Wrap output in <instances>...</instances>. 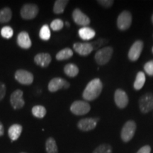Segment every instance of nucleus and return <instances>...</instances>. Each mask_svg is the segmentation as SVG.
Segmentation results:
<instances>
[{
  "mask_svg": "<svg viewBox=\"0 0 153 153\" xmlns=\"http://www.w3.org/2000/svg\"><path fill=\"white\" fill-rule=\"evenodd\" d=\"M103 89V84L99 78L94 79L87 84L82 97L87 101H94L100 95Z\"/></svg>",
  "mask_w": 153,
  "mask_h": 153,
  "instance_id": "1",
  "label": "nucleus"
},
{
  "mask_svg": "<svg viewBox=\"0 0 153 153\" xmlns=\"http://www.w3.org/2000/svg\"><path fill=\"white\" fill-rule=\"evenodd\" d=\"M114 50L111 47H104L99 49L94 55L96 62L99 65H104L109 62L111 58Z\"/></svg>",
  "mask_w": 153,
  "mask_h": 153,
  "instance_id": "2",
  "label": "nucleus"
},
{
  "mask_svg": "<svg viewBox=\"0 0 153 153\" xmlns=\"http://www.w3.org/2000/svg\"><path fill=\"white\" fill-rule=\"evenodd\" d=\"M136 131V123L134 120H128L124 124L120 132V137L123 142H129Z\"/></svg>",
  "mask_w": 153,
  "mask_h": 153,
  "instance_id": "3",
  "label": "nucleus"
},
{
  "mask_svg": "<svg viewBox=\"0 0 153 153\" xmlns=\"http://www.w3.org/2000/svg\"><path fill=\"white\" fill-rule=\"evenodd\" d=\"M91 106L89 103L84 101H75L70 106V111L76 116H82L89 112Z\"/></svg>",
  "mask_w": 153,
  "mask_h": 153,
  "instance_id": "4",
  "label": "nucleus"
},
{
  "mask_svg": "<svg viewBox=\"0 0 153 153\" xmlns=\"http://www.w3.org/2000/svg\"><path fill=\"white\" fill-rule=\"evenodd\" d=\"M139 107L140 111L147 114L153 109V94H145L139 100Z\"/></svg>",
  "mask_w": 153,
  "mask_h": 153,
  "instance_id": "5",
  "label": "nucleus"
},
{
  "mask_svg": "<svg viewBox=\"0 0 153 153\" xmlns=\"http://www.w3.org/2000/svg\"><path fill=\"white\" fill-rule=\"evenodd\" d=\"M38 6L34 4H26L21 9V16L26 20H30L37 16L38 14Z\"/></svg>",
  "mask_w": 153,
  "mask_h": 153,
  "instance_id": "6",
  "label": "nucleus"
},
{
  "mask_svg": "<svg viewBox=\"0 0 153 153\" xmlns=\"http://www.w3.org/2000/svg\"><path fill=\"white\" fill-rule=\"evenodd\" d=\"M132 23V15L128 11H123L117 19V26L120 30L128 29Z\"/></svg>",
  "mask_w": 153,
  "mask_h": 153,
  "instance_id": "7",
  "label": "nucleus"
},
{
  "mask_svg": "<svg viewBox=\"0 0 153 153\" xmlns=\"http://www.w3.org/2000/svg\"><path fill=\"white\" fill-rule=\"evenodd\" d=\"M15 79L24 85H31L33 82V75L31 72L24 70H19L15 73Z\"/></svg>",
  "mask_w": 153,
  "mask_h": 153,
  "instance_id": "8",
  "label": "nucleus"
},
{
  "mask_svg": "<svg viewBox=\"0 0 153 153\" xmlns=\"http://www.w3.org/2000/svg\"><path fill=\"white\" fill-rule=\"evenodd\" d=\"M70 84L65 79L60 77H55L50 81L48 84V90L51 92H55L62 89H68Z\"/></svg>",
  "mask_w": 153,
  "mask_h": 153,
  "instance_id": "9",
  "label": "nucleus"
},
{
  "mask_svg": "<svg viewBox=\"0 0 153 153\" xmlns=\"http://www.w3.org/2000/svg\"><path fill=\"white\" fill-rule=\"evenodd\" d=\"M23 91L20 89H17L11 94L10 97V103L11 106L14 109H20L24 106L25 101L23 98Z\"/></svg>",
  "mask_w": 153,
  "mask_h": 153,
  "instance_id": "10",
  "label": "nucleus"
},
{
  "mask_svg": "<svg viewBox=\"0 0 153 153\" xmlns=\"http://www.w3.org/2000/svg\"><path fill=\"white\" fill-rule=\"evenodd\" d=\"M143 48V42L142 41H136L134 43L128 52V58L131 61H137L140 56Z\"/></svg>",
  "mask_w": 153,
  "mask_h": 153,
  "instance_id": "11",
  "label": "nucleus"
},
{
  "mask_svg": "<svg viewBox=\"0 0 153 153\" xmlns=\"http://www.w3.org/2000/svg\"><path fill=\"white\" fill-rule=\"evenodd\" d=\"M114 101L116 106L120 108H124L128 104V97L122 89H118L115 91Z\"/></svg>",
  "mask_w": 153,
  "mask_h": 153,
  "instance_id": "12",
  "label": "nucleus"
},
{
  "mask_svg": "<svg viewBox=\"0 0 153 153\" xmlns=\"http://www.w3.org/2000/svg\"><path fill=\"white\" fill-rule=\"evenodd\" d=\"M72 19L74 22L79 26L86 27L90 24V19L85 14H84L79 9H75L72 12Z\"/></svg>",
  "mask_w": 153,
  "mask_h": 153,
  "instance_id": "13",
  "label": "nucleus"
},
{
  "mask_svg": "<svg viewBox=\"0 0 153 153\" xmlns=\"http://www.w3.org/2000/svg\"><path fill=\"white\" fill-rule=\"evenodd\" d=\"M97 126V119L93 118H87L80 120L77 123V127L82 131H90Z\"/></svg>",
  "mask_w": 153,
  "mask_h": 153,
  "instance_id": "14",
  "label": "nucleus"
},
{
  "mask_svg": "<svg viewBox=\"0 0 153 153\" xmlns=\"http://www.w3.org/2000/svg\"><path fill=\"white\" fill-rule=\"evenodd\" d=\"M73 48L76 53L82 56H87L94 50L91 44L89 43H75L73 45Z\"/></svg>",
  "mask_w": 153,
  "mask_h": 153,
  "instance_id": "15",
  "label": "nucleus"
},
{
  "mask_svg": "<svg viewBox=\"0 0 153 153\" xmlns=\"http://www.w3.org/2000/svg\"><path fill=\"white\" fill-rule=\"evenodd\" d=\"M52 61V57L51 55L47 53H38L34 57V62L37 65L42 68H47L51 64Z\"/></svg>",
  "mask_w": 153,
  "mask_h": 153,
  "instance_id": "16",
  "label": "nucleus"
},
{
  "mask_svg": "<svg viewBox=\"0 0 153 153\" xmlns=\"http://www.w3.org/2000/svg\"><path fill=\"white\" fill-rule=\"evenodd\" d=\"M17 44L19 46L24 49H28L31 47V40L27 32L22 31L17 36Z\"/></svg>",
  "mask_w": 153,
  "mask_h": 153,
  "instance_id": "17",
  "label": "nucleus"
},
{
  "mask_svg": "<svg viewBox=\"0 0 153 153\" xmlns=\"http://www.w3.org/2000/svg\"><path fill=\"white\" fill-rule=\"evenodd\" d=\"M22 126L19 125V124H14V125L11 126L8 131V135L9 138L11 140V141H14L18 140L19 137H20L21 134L22 133Z\"/></svg>",
  "mask_w": 153,
  "mask_h": 153,
  "instance_id": "18",
  "label": "nucleus"
},
{
  "mask_svg": "<svg viewBox=\"0 0 153 153\" xmlns=\"http://www.w3.org/2000/svg\"><path fill=\"white\" fill-rule=\"evenodd\" d=\"M78 34H79V37L82 40L85 41H89V40L92 39L96 35L95 30L92 28L89 27H82L78 30Z\"/></svg>",
  "mask_w": 153,
  "mask_h": 153,
  "instance_id": "19",
  "label": "nucleus"
},
{
  "mask_svg": "<svg viewBox=\"0 0 153 153\" xmlns=\"http://www.w3.org/2000/svg\"><path fill=\"white\" fill-rule=\"evenodd\" d=\"M73 55V51L72 49L69 48H65L61 50L56 54V59L57 60H65L68 59H70V57H72Z\"/></svg>",
  "mask_w": 153,
  "mask_h": 153,
  "instance_id": "20",
  "label": "nucleus"
},
{
  "mask_svg": "<svg viewBox=\"0 0 153 153\" xmlns=\"http://www.w3.org/2000/svg\"><path fill=\"white\" fill-rule=\"evenodd\" d=\"M64 72L70 77H74L79 73V68L76 65L70 63L65 66Z\"/></svg>",
  "mask_w": 153,
  "mask_h": 153,
  "instance_id": "21",
  "label": "nucleus"
},
{
  "mask_svg": "<svg viewBox=\"0 0 153 153\" xmlns=\"http://www.w3.org/2000/svg\"><path fill=\"white\" fill-rule=\"evenodd\" d=\"M45 150L46 153H58V148L54 138L49 137L47 139L45 142Z\"/></svg>",
  "mask_w": 153,
  "mask_h": 153,
  "instance_id": "22",
  "label": "nucleus"
},
{
  "mask_svg": "<svg viewBox=\"0 0 153 153\" xmlns=\"http://www.w3.org/2000/svg\"><path fill=\"white\" fill-rule=\"evenodd\" d=\"M68 2L69 1H67V0H57V1H55L54 7H53V11H54L55 14H60L64 12L65 9Z\"/></svg>",
  "mask_w": 153,
  "mask_h": 153,
  "instance_id": "23",
  "label": "nucleus"
},
{
  "mask_svg": "<svg viewBox=\"0 0 153 153\" xmlns=\"http://www.w3.org/2000/svg\"><path fill=\"white\" fill-rule=\"evenodd\" d=\"M12 17V12L9 7H4L0 10V23H7Z\"/></svg>",
  "mask_w": 153,
  "mask_h": 153,
  "instance_id": "24",
  "label": "nucleus"
},
{
  "mask_svg": "<svg viewBox=\"0 0 153 153\" xmlns=\"http://www.w3.org/2000/svg\"><path fill=\"white\" fill-rule=\"evenodd\" d=\"M145 82V75L144 72H137L135 81L134 82V89L135 90H140L143 87Z\"/></svg>",
  "mask_w": 153,
  "mask_h": 153,
  "instance_id": "25",
  "label": "nucleus"
},
{
  "mask_svg": "<svg viewBox=\"0 0 153 153\" xmlns=\"http://www.w3.org/2000/svg\"><path fill=\"white\" fill-rule=\"evenodd\" d=\"M32 114L38 118H43L46 115V108L41 105H36L32 108Z\"/></svg>",
  "mask_w": 153,
  "mask_h": 153,
  "instance_id": "26",
  "label": "nucleus"
},
{
  "mask_svg": "<svg viewBox=\"0 0 153 153\" xmlns=\"http://www.w3.org/2000/svg\"><path fill=\"white\" fill-rule=\"evenodd\" d=\"M51 30H50L49 26L48 25L45 24L42 26L41 30L39 32V36L43 41H48L51 38Z\"/></svg>",
  "mask_w": 153,
  "mask_h": 153,
  "instance_id": "27",
  "label": "nucleus"
},
{
  "mask_svg": "<svg viewBox=\"0 0 153 153\" xmlns=\"http://www.w3.org/2000/svg\"><path fill=\"white\" fill-rule=\"evenodd\" d=\"M93 153H112V147L109 144H101L94 150Z\"/></svg>",
  "mask_w": 153,
  "mask_h": 153,
  "instance_id": "28",
  "label": "nucleus"
},
{
  "mask_svg": "<svg viewBox=\"0 0 153 153\" xmlns=\"http://www.w3.org/2000/svg\"><path fill=\"white\" fill-rule=\"evenodd\" d=\"M63 26H64V23L60 19H54L51 24V28L55 31L60 30L63 28Z\"/></svg>",
  "mask_w": 153,
  "mask_h": 153,
  "instance_id": "29",
  "label": "nucleus"
},
{
  "mask_svg": "<svg viewBox=\"0 0 153 153\" xmlns=\"http://www.w3.org/2000/svg\"><path fill=\"white\" fill-rule=\"evenodd\" d=\"M1 35L3 38L9 39V38H11L14 35V30H13L12 28H11L10 26H4V27L1 28Z\"/></svg>",
  "mask_w": 153,
  "mask_h": 153,
  "instance_id": "30",
  "label": "nucleus"
},
{
  "mask_svg": "<svg viewBox=\"0 0 153 153\" xmlns=\"http://www.w3.org/2000/svg\"><path fill=\"white\" fill-rule=\"evenodd\" d=\"M144 70L150 76H153V60L148 61L144 65Z\"/></svg>",
  "mask_w": 153,
  "mask_h": 153,
  "instance_id": "31",
  "label": "nucleus"
},
{
  "mask_svg": "<svg viewBox=\"0 0 153 153\" xmlns=\"http://www.w3.org/2000/svg\"><path fill=\"white\" fill-rule=\"evenodd\" d=\"M106 40L104 39V38H99V39L97 40V41H94L91 43V45H92L94 49H97L100 48L101 45H104V44L106 43Z\"/></svg>",
  "mask_w": 153,
  "mask_h": 153,
  "instance_id": "32",
  "label": "nucleus"
},
{
  "mask_svg": "<svg viewBox=\"0 0 153 153\" xmlns=\"http://www.w3.org/2000/svg\"><path fill=\"white\" fill-rule=\"evenodd\" d=\"M97 2L102 7H104V8H109L114 4V1L113 0H99L97 1Z\"/></svg>",
  "mask_w": 153,
  "mask_h": 153,
  "instance_id": "33",
  "label": "nucleus"
},
{
  "mask_svg": "<svg viewBox=\"0 0 153 153\" xmlns=\"http://www.w3.org/2000/svg\"><path fill=\"white\" fill-rule=\"evenodd\" d=\"M6 94V86L2 82H0V101L2 100Z\"/></svg>",
  "mask_w": 153,
  "mask_h": 153,
  "instance_id": "34",
  "label": "nucleus"
},
{
  "mask_svg": "<svg viewBox=\"0 0 153 153\" xmlns=\"http://www.w3.org/2000/svg\"><path fill=\"white\" fill-rule=\"evenodd\" d=\"M151 152V148L149 145H145L137 151V153H150Z\"/></svg>",
  "mask_w": 153,
  "mask_h": 153,
  "instance_id": "35",
  "label": "nucleus"
},
{
  "mask_svg": "<svg viewBox=\"0 0 153 153\" xmlns=\"http://www.w3.org/2000/svg\"><path fill=\"white\" fill-rule=\"evenodd\" d=\"M4 126L2 123L0 122V136H2L4 135Z\"/></svg>",
  "mask_w": 153,
  "mask_h": 153,
  "instance_id": "36",
  "label": "nucleus"
},
{
  "mask_svg": "<svg viewBox=\"0 0 153 153\" xmlns=\"http://www.w3.org/2000/svg\"><path fill=\"white\" fill-rule=\"evenodd\" d=\"M65 24H66V25H67V26H70V24H69L68 22H66Z\"/></svg>",
  "mask_w": 153,
  "mask_h": 153,
  "instance_id": "37",
  "label": "nucleus"
},
{
  "mask_svg": "<svg viewBox=\"0 0 153 153\" xmlns=\"http://www.w3.org/2000/svg\"><path fill=\"white\" fill-rule=\"evenodd\" d=\"M151 20H152V23L153 24V14H152V18H151Z\"/></svg>",
  "mask_w": 153,
  "mask_h": 153,
  "instance_id": "38",
  "label": "nucleus"
},
{
  "mask_svg": "<svg viewBox=\"0 0 153 153\" xmlns=\"http://www.w3.org/2000/svg\"><path fill=\"white\" fill-rule=\"evenodd\" d=\"M152 53H153V47H152Z\"/></svg>",
  "mask_w": 153,
  "mask_h": 153,
  "instance_id": "39",
  "label": "nucleus"
},
{
  "mask_svg": "<svg viewBox=\"0 0 153 153\" xmlns=\"http://www.w3.org/2000/svg\"><path fill=\"white\" fill-rule=\"evenodd\" d=\"M21 153H26V152H21Z\"/></svg>",
  "mask_w": 153,
  "mask_h": 153,
  "instance_id": "40",
  "label": "nucleus"
}]
</instances>
